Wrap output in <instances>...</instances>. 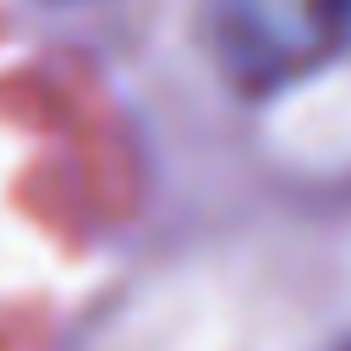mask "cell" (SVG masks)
<instances>
[{
  "label": "cell",
  "instance_id": "6da1fadb",
  "mask_svg": "<svg viewBox=\"0 0 351 351\" xmlns=\"http://www.w3.org/2000/svg\"><path fill=\"white\" fill-rule=\"evenodd\" d=\"M203 27L230 88L280 93L346 49L351 0H208Z\"/></svg>",
  "mask_w": 351,
  "mask_h": 351
}]
</instances>
